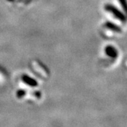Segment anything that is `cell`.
I'll return each mask as SVG.
<instances>
[{
  "instance_id": "obj_1",
  "label": "cell",
  "mask_w": 127,
  "mask_h": 127,
  "mask_svg": "<svg viewBox=\"0 0 127 127\" xmlns=\"http://www.w3.org/2000/svg\"><path fill=\"white\" fill-rule=\"evenodd\" d=\"M104 9H105L106 11H107L110 12L111 14H112V15H113L115 18H117V19H119V20L120 21H122V23H126V22H127V16L123 14L122 12L119 9H117L116 6H114L113 5L108 4L105 5Z\"/></svg>"
},
{
  "instance_id": "obj_2",
  "label": "cell",
  "mask_w": 127,
  "mask_h": 127,
  "mask_svg": "<svg viewBox=\"0 0 127 127\" xmlns=\"http://www.w3.org/2000/svg\"><path fill=\"white\" fill-rule=\"evenodd\" d=\"M105 53L107 56L112 58H116L118 56V52L117 50H116L114 47L111 45L107 46L105 48Z\"/></svg>"
},
{
  "instance_id": "obj_3",
  "label": "cell",
  "mask_w": 127,
  "mask_h": 127,
  "mask_svg": "<svg viewBox=\"0 0 127 127\" xmlns=\"http://www.w3.org/2000/svg\"><path fill=\"white\" fill-rule=\"evenodd\" d=\"M104 26L106 28H107L109 30L113 31L116 32H122L121 28L117 26L116 24L111 23V22H107V23H105Z\"/></svg>"
},
{
  "instance_id": "obj_4",
  "label": "cell",
  "mask_w": 127,
  "mask_h": 127,
  "mask_svg": "<svg viewBox=\"0 0 127 127\" xmlns=\"http://www.w3.org/2000/svg\"><path fill=\"white\" fill-rule=\"evenodd\" d=\"M120 2V4L122 7L123 10L124 11L125 14L127 16V0H119Z\"/></svg>"
}]
</instances>
